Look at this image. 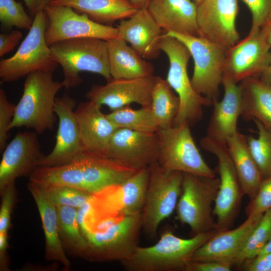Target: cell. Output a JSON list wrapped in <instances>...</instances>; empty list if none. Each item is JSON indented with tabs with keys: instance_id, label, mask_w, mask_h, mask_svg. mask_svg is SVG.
<instances>
[{
	"instance_id": "cell-2",
	"label": "cell",
	"mask_w": 271,
	"mask_h": 271,
	"mask_svg": "<svg viewBox=\"0 0 271 271\" xmlns=\"http://www.w3.org/2000/svg\"><path fill=\"white\" fill-rule=\"evenodd\" d=\"M219 231L214 229L183 238L166 230L154 244L138 245L120 262L127 271H185L195 252Z\"/></svg>"
},
{
	"instance_id": "cell-34",
	"label": "cell",
	"mask_w": 271,
	"mask_h": 271,
	"mask_svg": "<svg viewBox=\"0 0 271 271\" xmlns=\"http://www.w3.org/2000/svg\"><path fill=\"white\" fill-rule=\"evenodd\" d=\"M271 239V209L262 215L246 239L234 264L257 256Z\"/></svg>"
},
{
	"instance_id": "cell-15",
	"label": "cell",
	"mask_w": 271,
	"mask_h": 271,
	"mask_svg": "<svg viewBox=\"0 0 271 271\" xmlns=\"http://www.w3.org/2000/svg\"><path fill=\"white\" fill-rule=\"evenodd\" d=\"M271 46L260 31L248 34L226 50L223 75L237 83L249 78H259L268 66Z\"/></svg>"
},
{
	"instance_id": "cell-39",
	"label": "cell",
	"mask_w": 271,
	"mask_h": 271,
	"mask_svg": "<svg viewBox=\"0 0 271 271\" xmlns=\"http://www.w3.org/2000/svg\"><path fill=\"white\" fill-rule=\"evenodd\" d=\"M271 209V175L262 179L257 193L246 207L247 216H262Z\"/></svg>"
},
{
	"instance_id": "cell-24",
	"label": "cell",
	"mask_w": 271,
	"mask_h": 271,
	"mask_svg": "<svg viewBox=\"0 0 271 271\" xmlns=\"http://www.w3.org/2000/svg\"><path fill=\"white\" fill-rule=\"evenodd\" d=\"M262 216L249 215L236 228L219 230L195 252L191 260H213L233 265L248 235Z\"/></svg>"
},
{
	"instance_id": "cell-37",
	"label": "cell",
	"mask_w": 271,
	"mask_h": 271,
	"mask_svg": "<svg viewBox=\"0 0 271 271\" xmlns=\"http://www.w3.org/2000/svg\"><path fill=\"white\" fill-rule=\"evenodd\" d=\"M33 21L21 3L15 0H0V22L3 27L30 30Z\"/></svg>"
},
{
	"instance_id": "cell-4",
	"label": "cell",
	"mask_w": 271,
	"mask_h": 271,
	"mask_svg": "<svg viewBox=\"0 0 271 271\" xmlns=\"http://www.w3.org/2000/svg\"><path fill=\"white\" fill-rule=\"evenodd\" d=\"M141 229V213L101 217L85 235L87 248L84 256L121 262L138 245Z\"/></svg>"
},
{
	"instance_id": "cell-43",
	"label": "cell",
	"mask_w": 271,
	"mask_h": 271,
	"mask_svg": "<svg viewBox=\"0 0 271 271\" xmlns=\"http://www.w3.org/2000/svg\"><path fill=\"white\" fill-rule=\"evenodd\" d=\"M242 264L247 271H271V252L257 255Z\"/></svg>"
},
{
	"instance_id": "cell-9",
	"label": "cell",
	"mask_w": 271,
	"mask_h": 271,
	"mask_svg": "<svg viewBox=\"0 0 271 271\" xmlns=\"http://www.w3.org/2000/svg\"><path fill=\"white\" fill-rule=\"evenodd\" d=\"M150 177L141 212L142 227L150 237H156L163 221L176 209L182 191L183 173L169 171L158 162L150 167Z\"/></svg>"
},
{
	"instance_id": "cell-10",
	"label": "cell",
	"mask_w": 271,
	"mask_h": 271,
	"mask_svg": "<svg viewBox=\"0 0 271 271\" xmlns=\"http://www.w3.org/2000/svg\"><path fill=\"white\" fill-rule=\"evenodd\" d=\"M200 144L203 150L213 154L218 162L219 186L213 207L216 228L218 230L230 229L239 213L244 195L226 143L205 136Z\"/></svg>"
},
{
	"instance_id": "cell-16",
	"label": "cell",
	"mask_w": 271,
	"mask_h": 271,
	"mask_svg": "<svg viewBox=\"0 0 271 271\" xmlns=\"http://www.w3.org/2000/svg\"><path fill=\"white\" fill-rule=\"evenodd\" d=\"M201 37L227 48L239 40L236 28L238 0H203L197 5Z\"/></svg>"
},
{
	"instance_id": "cell-20",
	"label": "cell",
	"mask_w": 271,
	"mask_h": 271,
	"mask_svg": "<svg viewBox=\"0 0 271 271\" xmlns=\"http://www.w3.org/2000/svg\"><path fill=\"white\" fill-rule=\"evenodd\" d=\"M150 167L137 170L113 192L94 195L96 209L100 216L141 213L145 203L150 177Z\"/></svg>"
},
{
	"instance_id": "cell-32",
	"label": "cell",
	"mask_w": 271,
	"mask_h": 271,
	"mask_svg": "<svg viewBox=\"0 0 271 271\" xmlns=\"http://www.w3.org/2000/svg\"><path fill=\"white\" fill-rule=\"evenodd\" d=\"M59 234L64 247L75 254L84 256L87 241L77 220V208L57 206Z\"/></svg>"
},
{
	"instance_id": "cell-40",
	"label": "cell",
	"mask_w": 271,
	"mask_h": 271,
	"mask_svg": "<svg viewBox=\"0 0 271 271\" xmlns=\"http://www.w3.org/2000/svg\"><path fill=\"white\" fill-rule=\"evenodd\" d=\"M16 105L8 100L5 91L0 89V151H3L10 137V126L12 122Z\"/></svg>"
},
{
	"instance_id": "cell-19",
	"label": "cell",
	"mask_w": 271,
	"mask_h": 271,
	"mask_svg": "<svg viewBox=\"0 0 271 271\" xmlns=\"http://www.w3.org/2000/svg\"><path fill=\"white\" fill-rule=\"evenodd\" d=\"M156 76L134 79L111 78L104 85H93L86 97L111 111L136 103L151 107L152 93Z\"/></svg>"
},
{
	"instance_id": "cell-41",
	"label": "cell",
	"mask_w": 271,
	"mask_h": 271,
	"mask_svg": "<svg viewBox=\"0 0 271 271\" xmlns=\"http://www.w3.org/2000/svg\"><path fill=\"white\" fill-rule=\"evenodd\" d=\"M0 208V233L8 234L11 225V214L16 199L15 182L9 184L2 193Z\"/></svg>"
},
{
	"instance_id": "cell-49",
	"label": "cell",
	"mask_w": 271,
	"mask_h": 271,
	"mask_svg": "<svg viewBox=\"0 0 271 271\" xmlns=\"http://www.w3.org/2000/svg\"><path fill=\"white\" fill-rule=\"evenodd\" d=\"M138 9H147L150 0H127Z\"/></svg>"
},
{
	"instance_id": "cell-3",
	"label": "cell",
	"mask_w": 271,
	"mask_h": 271,
	"mask_svg": "<svg viewBox=\"0 0 271 271\" xmlns=\"http://www.w3.org/2000/svg\"><path fill=\"white\" fill-rule=\"evenodd\" d=\"M51 71H37L26 76L22 96L16 105L10 126L25 127L38 134L53 130L57 120L55 112L56 95L63 87L55 81Z\"/></svg>"
},
{
	"instance_id": "cell-22",
	"label": "cell",
	"mask_w": 271,
	"mask_h": 271,
	"mask_svg": "<svg viewBox=\"0 0 271 271\" xmlns=\"http://www.w3.org/2000/svg\"><path fill=\"white\" fill-rule=\"evenodd\" d=\"M100 105L88 100L80 102L74 113L84 152L104 155L108 142L118 128Z\"/></svg>"
},
{
	"instance_id": "cell-38",
	"label": "cell",
	"mask_w": 271,
	"mask_h": 271,
	"mask_svg": "<svg viewBox=\"0 0 271 271\" xmlns=\"http://www.w3.org/2000/svg\"><path fill=\"white\" fill-rule=\"evenodd\" d=\"M249 9L252 17L249 34L259 31L271 21V0H241Z\"/></svg>"
},
{
	"instance_id": "cell-25",
	"label": "cell",
	"mask_w": 271,
	"mask_h": 271,
	"mask_svg": "<svg viewBox=\"0 0 271 271\" xmlns=\"http://www.w3.org/2000/svg\"><path fill=\"white\" fill-rule=\"evenodd\" d=\"M197 8L191 0H150L147 10L164 33L200 37Z\"/></svg>"
},
{
	"instance_id": "cell-27",
	"label": "cell",
	"mask_w": 271,
	"mask_h": 271,
	"mask_svg": "<svg viewBox=\"0 0 271 271\" xmlns=\"http://www.w3.org/2000/svg\"><path fill=\"white\" fill-rule=\"evenodd\" d=\"M110 74L113 79L153 76L154 67L118 37L106 41Z\"/></svg>"
},
{
	"instance_id": "cell-13",
	"label": "cell",
	"mask_w": 271,
	"mask_h": 271,
	"mask_svg": "<svg viewBox=\"0 0 271 271\" xmlns=\"http://www.w3.org/2000/svg\"><path fill=\"white\" fill-rule=\"evenodd\" d=\"M44 12L48 22L45 31L47 44L64 40L93 38L105 41L118 37L116 27L95 22L84 14L64 6L47 5Z\"/></svg>"
},
{
	"instance_id": "cell-7",
	"label": "cell",
	"mask_w": 271,
	"mask_h": 271,
	"mask_svg": "<svg viewBox=\"0 0 271 271\" xmlns=\"http://www.w3.org/2000/svg\"><path fill=\"white\" fill-rule=\"evenodd\" d=\"M219 186L215 176L183 173L177 214L181 223L189 226L192 236L217 229L212 205Z\"/></svg>"
},
{
	"instance_id": "cell-44",
	"label": "cell",
	"mask_w": 271,
	"mask_h": 271,
	"mask_svg": "<svg viewBox=\"0 0 271 271\" xmlns=\"http://www.w3.org/2000/svg\"><path fill=\"white\" fill-rule=\"evenodd\" d=\"M23 37L19 30H13L8 34L0 35V56L11 52L17 46Z\"/></svg>"
},
{
	"instance_id": "cell-6",
	"label": "cell",
	"mask_w": 271,
	"mask_h": 271,
	"mask_svg": "<svg viewBox=\"0 0 271 271\" xmlns=\"http://www.w3.org/2000/svg\"><path fill=\"white\" fill-rule=\"evenodd\" d=\"M160 49L169 61L166 79L180 100L179 110L173 125L187 123L192 126L202 119L203 108L212 106L213 102L197 93L192 86L187 70L191 56L185 45L164 33L161 41Z\"/></svg>"
},
{
	"instance_id": "cell-8",
	"label": "cell",
	"mask_w": 271,
	"mask_h": 271,
	"mask_svg": "<svg viewBox=\"0 0 271 271\" xmlns=\"http://www.w3.org/2000/svg\"><path fill=\"white\" fill-rule=\"evenodd\" d=\"M46 21L44 11L39 12L17 52L1 61V82L15 81L37 71L53 72L58 66L46 42Z\"/></svg>"
},
{
	"instance_id": "cell-33",
	"label": "cell",
	"mask_w": 271,
	"mask_h": 271,
	"mask_svg": "<svg viewBox=\"0 0 271 271\" xmlns=\"http://www.w3.org/2000/svg\"><path fill=\"white\" fill-rule=\"evenodd\" d=\"M107 116L118 128L144 132H156L159 129L151 107L133 109L126 105L111 111Z\"/></svg>"
},
{
	"instance_id": "cell-45",
	"label": "cell",
	"mask_w": 271,
	"mask_h": 271,
	"mask_svg": "<svg viewBox=\"0 0 271 271\" xmlns=\"http://www.w3.org/2000/svg\"><path fill=\"white\" fill-rule=\"evenodd\" d=\"M29 12L35 17L39 12L44 11L45 7L53 0H23Z\"/></svg>"
},
{
	"instance_id": "cell-29",
	"label": "cell",
	"mask_w": 271,
	"mask_h": 271,
	"mask_svg": "<svg viewBox=\"0 0 271 271\" xmlns=\"http://www.w3.org/2000/svg\"><path fill=\"white\" fill-rule=\"evenodd\" d=\"M49 5L69 7L106 25L127 19L138 10L127 0H53Z\"/></svg>"
},
{
	"instance_id": "cell-18",
	"label": "cell",
	"mask_w": 271,
	"mask_h": 271,
	"mask_svg": "<svg viewBox=\"0 0 271 271\" xmlns=\"http://www.w3.org/2000/svg\"><path fill=\"white\" fill-rule=\"evenodd\" d=\"M44 156L37 132L18 133L3 151L0 163V194L17 178L29 177Z\"/></svg>"
},
{
	"instance_id": "cell-28",
	"label": "cell",
	"mask_w": 271,
	"mask_h": 271,
	"mask_svg": "<svg viewBox=\"0 0 271 271\" xmlns=\"http://www.w3.org/2000/svg\"><path fill=\"white\" fill-rule=\"evenodd\" d=\"M226 143L243 194L251 200L263 178L249 151L246 136L238 131Z\"/></svg>"
},
{
	"instance_id": "cell-1",
	"label": "cell",
	"mask_w": 271,
	"mask_h": 271,
	"mask_svg": "<svg viewBox=\"0 0 271 271\" xmlns=\"http://www.w3.org/2000/svg\"><path fill=\"white\" fill-rule=\"evenodd\" d=\"M137 170L105 156L84 152L67 164L37 167L29 181L61 185L96 195L119 185Z\"/></svg>"
},
{
	"instance_id": "cell-42",
	"label": "cell",
	"mask_w": 271,
	"mask_h": 271,
	"mask_svg": "<svg viewBox=\"0 0 271 271\" xmlns=\"http://www.w3.org/2000/svg\"><path fill=\"white\" fill-rule=\"evenodd\" d=\"M232 265L213 260H191L185 271H230Z\"/></svg>"
},
{
	"instance_id": "cell-47",
	"label": "cell",
	"mask_w": 271,
	"mask_h": 271,
	"mask_svg": "<svg viewBox=\"0 0 271 271\" xmlns=\"http://www.w3.org/2000/svg\"><path fill=\"white\" fill-rule=\"evenodd\" d=\"M265 40L271 46V21L259 30Z\"/></svg>"
},
{
	"instance_id": "cell-11",
	"label": "cell",
	"mask_w": 271,
	"mask_h": 271,
	"mask_svg": "<svg viewBox=\"0 0 271 271\" xmlns=\"http://www.w3.org/2000/svg\"><path fill=\"white\" fill-rule=\"evenodd\" d=\"M187 123L160 128L158 164L165 170L215 177L214 171L202 157Z\"/></svg>"
},
{
	"instance_id": "cell-35",
	"label": "cell",
	"mask_w": 271,
	"mask_h": 271,
	"mask_svg": "<svg viewBox=\"0 0 271 271\" xmlns=\"http://www.w3.org/2000/svg\"><path fill=\"white\" fill-rule=\"evenodd\" d=\"M258 129V137H246L249 151L263 179L271 175V128L252 119Z\"/></svg>"
},
{
	"instance_id": "cell-23",
	"label": "cell",
	"mask_w": 271,
	"mask_h": 271,
	"mask_svg": "<svg viewBox=\"0 0 271 271\" xmlns=\"http://www.w3.org/2000/svg\"><path fill=\"white\" fill-rule=\"evenodd\" d=\"M221 84L224 95L221 101L213 104V109L209 121L206 136L226 143L228 138L237 131V121L241 115L242 90L228 76L223 75Z\"/></svg>"
},
{
	"instance_id": "cell-21",
	"label": "cell",
	"mask_w": 271,
	"mask_h": 271,
	"mask_svg": "<svg viewBox=\"0 0 271 271\" xmlns=\"http://www.w3.org/2000/svg\"><path fill=\"white\" fill-rule=\"evenodd\" d=\"M116 29L118 37L129 44L144 59L153 60L160 56L164 31L147 9H138L129 18L120 21Z\"/></svg>"
},
{
	"instance_id": "cell-12",
	"label": "cell",
	"mask_w": 271,
	"mask_h": 271,
	"mask_svg": "<svg viewBox=\"0 0 271 271\" xmlns=\"http://www.w3.org/2000/svg\"><path fill=\"white\" fill-rule=\"evenodd\" d=\"M181 41L187 47L194 61L191 83L194 89L213 102L218 100L225 57V48L201 37L165 33Z\"/></svg>"
},
{
	"instance_id": "cell-17",
	"label": "cell",
	"mask_w": 271,
	"mask_h": 271,
	"mask_svg": "<svg viewBox=\"0 0 271 271\" xmlns=\"http://www.w3.org/2000/svg\"><path fill=\"white\" fill-rule=\"evenodd\" d=\"M76 106L75 99L67 94L56 97L55 112L58 127L55 144L52 151L43 158L39 167L64 165L84 153L74 113Z\"/></svg>"
},
{
	"instance_id": "cell-31",
	"label": "cell",
	"mask_w": 271,
	"mask_h": 271,
	"mask_svg": "<svg viewBox=\"0 0 271 271\" xmlns=\"http://www.w3.org/2000/svg\"><path fill=\"white\" fill-rule=\"evenodd\" d=\"M179 106V97L166 79L156 76L151 108L159 129L173 126Z\"/></svg>"
},
{
	"instance_id": "cell-50",
	"label": "cell",
	"mask_w": 271,
	"mask_h": 271,
	"mask_svg": "<svg viewBox=\"0 0 271 271\" xmlns=\"http://www.w3.org/2000/svg\"><path fill=\"white\" fill-rule=\"evenodd\" d=\"M271 252V239L259 253V255Z\"/></svg>"
},
{
	"instance_id": "cell-36",
	"label": "cell",
	"mask_w": 271,
	"mask_h": 271,
	"mask_svg": "<svg viewBox=\"0 0 271 271\" xmlns=\"http://www.w3.org/2000/svg\"><path fill=\"white\" fill-rule=\"evenodd\" d=\"M39 185L56 206H68L78 209L91 201L94 197L93 195L68 186Z\"/></svg>"
},
{
	"instance_id": "cell-5",
	"label": "cell",
	"mask_w": 271,
	"mask_h": 271,
	"mask_svg": "<svg viewBox=\"0 0 271 271\" xmlns=\"http://www.w3.org/2000/svg\"><path fill=\"white\" fill-rule=\"evenodd\" d=\"M52 57L62 68L63 87L69 90L82 82L79 74L89 72L99 74L106 81L109 72L106 41L93 38L64 40L49 46Z\"/></svg>"
},
{
	"instance_id": "cell-14",
	"label": "cell",
	"mask_w": 271,
	"mask_h": 271,
	"mask_svg": "<svg viewBox=\"0 0 271 271\" xmlns=\"http://www.w3.org/2000/svg\"><path fill=\"white\" fill-rule=\"evenodd\" d=\"M159 153L157 132L117 128L108 142L104 156L138 170L149 168L158 162Z\"/></svg>"
},
{
	"instance_id": "cell-51",
	"label": "cell",
	"mask_w": 271,
	"mask_h": 271,
	"mask_svg": "<svg viewBox=\"0 0 271 271\" xmlns=\"http://www.w3.org/2000/svg\"><path fill=\"white\" fill-rule=\"evenodd\" d=\"M192 1L194 2L197 5H198L200 3H201L203 0H192Z\"/></svg>"
},
{
	"instance_id": "cell-30",
	"label": "cell",
	"mask_w": 271,
	"mask_h": 271,
	"mask_svg": "<svg viewBox=\"0 0 271 271\" xmlns=\"http://www.w3.org/2000/svg\"><path fill=\"white\" fill-rule=\"evenodd\" d=\"M239 83L242 90L243 118L256 119L271 128V87L259 78H249Z\"/></svg>"
},
{
	"instance_id": "cell-26",
	"label": "cell",
	"mask_w": 271,
	"mask_h": 271,
	"mask_svg": "<svg viewBox=\"0 0 271 271\" xmlns=\"http://www.w3.org/2000/svg\"><path fill=\"white\" fill-rule=\"evenodd\" d=\"M27 189L36 203L40 216L45 238L46 259L57 261L65 270H69L71 263L59 234L57 206L39 185L29 181Z\"/></svg>"
},
{
	"instance_id": "cell-48",
	"label": "cell",
	"mask_w": 271,
	"mask_h": 271,
	"mask_svg": "<svg viewBox=\"0 0 271 271\" xmlns=\"http://www.w3.org/2000/svg\"><path fill=\"white\" fill-rule=\"evenodd\" d=\"M259 79L263 83L271 87V58L268 66L261 75Z\"/></svg>"
},
{
	"instance_id": "cell-46",
	"label": "cell",
	"mask_w": 271,
	"mask_h": 271,
	"mask_svg": "<svg viewBox=\"0 0 271 271\" xmlns=\"http://www.w3.org/2000/svg\"><path fill=\"white\" fill-rule=\"evenodd\" d=\"M8 246V234L0 233V264L1 270L9 269L7 255Z\"/></svg>"
}]
</instances>
